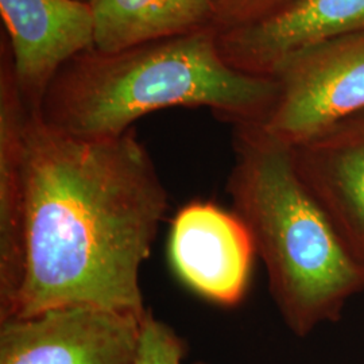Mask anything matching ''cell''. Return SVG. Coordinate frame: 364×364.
<instances>
[{
	"mask_svg": "<svg viewBox=\"0 0 364 364\" xmlns=\"http://www.w3.org/2000/svg\"><path fill=\"white\" fill-rule=\"evenodd\" d=\"M255 257L251 235L234 210L193 201L174 216L170 264L186 287L210 302L221 306L242 302Z\"/></svg>",
	"mask_w": 364,
	"mask_h": 364,
	"instance_id": "6",
	"label": "cell"
},
{
	"mask_svg": "<svg viewBox=\"0 0 364 364\" xmlns=\"http://www.w3.org/2000/svg\"><path fill=\"white\" fill-rule=\"evenodd\" d=\"M91 6L93 49L117 52L213 27L216 0H95Z\"/></svg>",
	"mask_w": 364,
	"mask_h": 364,
	"instance_id": "10",
	"label": "cell"
},
{
	"mask_svg": "<svg viewBox=\"0 0 364 364\" xmlns=\"http://www.w3.org/2000/svg\"><path fill=\"white\" fill-rule=\"evenodd\" d=\"M293 0H216L213 27L218 31L247 26L278 13Z\"/></svg>",
	"mask_w": 364,
	"mask_h": 364,
	"instance_id": "13",
	"label": "cell"
},
{
	"mask_svg": "<svg viewBox=\"0 0 364 364\" xmlns=\"http://www.w3.org/2000/svg\"><path fill=\"white\" fill-rule=\"evenodd\" d=\"M26 117L15 107L0 109V320L13 308L22 278V162Z\"/></svg>",
	"mask_w": 364,
	"mask_h": 364,
	"instance_id": "11",
	"label": "cell"
},
{
	"mask_svg": "<svg viewBox=\"0 0 364 364\" xmlns=\"http://www.w3.org/2000/svg\"><path fill=\"white\" fill-rule=\"evenodd\" d=\"M22 193V278L0 323L68 306L144 317L139 274L169 193L135 130L80 139L30 112Z\"/></svg>",
	"mask_w": 364,
	"mask_h": 364,
	"instance_id": "1",
	"label": "cell"
},
{
	"mask_svg": "<svg viewBox=\"0 0 364 364\" xmlns=\"http://www.w3.org/2000/svg\"><path fill=\"white\" fill-rule=\"evenodd\" d=\"M227 192L251 235L285 326L306 338L364 291V270L302 181L293 147L260 124L234 126Z\"/></svg>",
	"mask_w": 364,
	"mask_h": 364,
	"instance_id": "3",
	"label": "cell"
},
{
	"mask_svg": "<svg viewBox=\"0 0 364 364\" xmlns=\"http://www.w3.org/2000/svg\"><path fill=\"white\" fill-rule=\"evenodd\" d=\"M218 38L208 27L117 52L81 53L53 80L39 117L54 130L91 141L120 136L144 115L176 107L207 108L234 126L262 124L277 81L232 68Z\"/></svg>",
	"mask_w": 364,
	"mask_h": 364,
	"instance_id": "2",
	"label": "cell"
},
{
	"mask_svg": "<svg viewBox=\"0 0 364 364\" xmlns=\"http://www.w3.org/2000/svg\"><path fill=\"white\" fill-rule=\"evenodd\" d=\"M364 31V0H293L247 26L219 31L221 55L254 76L273 77L289 58L332 39Z\"/></svg>",
	"mask_w": 364,
	"mask_h": 364,
	"instance_id": "8",
	"label": "cell"
},
{
	"mask_svg": "<svg viewBox=\"0 0 364 364\" xmlns=\"http://www.w3.org/2000/svg\"><path fill=\"white\" fill-rule=\"evenodd\" d=\"M142 318L68 306L0 323V364H138Z\"/></svg>",
	"mask_w": 364,
	"mask_h": 364,
	"instance_id": "5",
	"label": "cell"
},
{
	"mask_svg": "<svg viewBox=\"0 0 364 364\" xmlns=\"http://www.w3.org/2000/svg\"><path fill=\"white\" fill-rule=\"evenodd\" d=\"M14 76L30 112L64 66L95 48L91 4L80 0H0Z\"/></svg>",
	"mask_w": 364,
	"mask_h": 364,
	"instance_id": "7",
	"label": "cell"
},
{
	"mask_svg": "<svg viewBox=\"0 0 364 364\" xmlns=\"http://www.w3.org/2000/svg\"><path fill=\"white\" fill-rule=\"evenodd\" d=\"M186 353V341L147 309L141 326L138 364H183Z\"/></svg>",
	"mask_w": 364,
	"mask_h": 364,
	"instance_id": "12",
	"label": "cell"
},
{
	"mask_svg": "<svg viewBox=\"0 0 364 364\" xmlns=\"http://www.w3.org/2000/svg\"><path fill=\"white\" fill-rule=\"evenodd\" d=\"M80 1H84V3H88V4H92L95 0H80Z\"/></svg>",
	"mask_w": 364,
	"mask_h": 364,
	"instance_id": "14",
	"label": "cell"
},
{
	"mask_svg": "<svg viewBox=\"0 0 364 364\" xmlns=\"http://www.w3.org/2000/svg\"><path fill=\"white\" fill-rule=\"evenodd\" d=\"M293 151L302 181L364 270V112Z\"/></svg>",
	"mask_w": 364,
	"mask_h": 364,
	"instance_id": "9",
	"label": "cell"
},
{
	"mask_svg": "<svg viewBox=\"0 0 364 364\" xmlns=\"http://www.w3.org/2000/svg\"><path fill=\"white\" fill-rule=\"evenodd\" d=\"M273 78L277 99L260 126L291 147L309 142L364 112V31L293 55Z\"/></svg>",
	"mask_w": 364,
	"mask_h": 364,
	"instance_id": "4",
	"label": "cell"
}]
</instances>
